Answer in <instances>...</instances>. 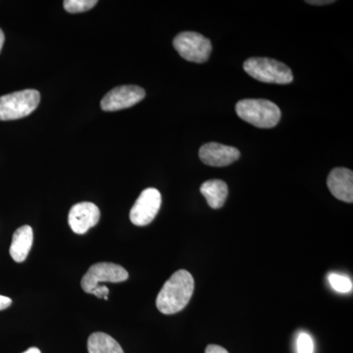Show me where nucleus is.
<instances>
[{
    "mask_svg": "<svg viewBox=\"0 0 353 353\" xmlns=\"http://www.w3.org/2000/svg\"><path fill=\"white\" fill-rule=\"evenodd\" d=\"M194 290V280L187 270L175 272L165 283L157 299V307L165 315L176 314L189 304Z\"/></svg>",
    "mask_w": 353,
    "mask_h": 353,
    "instance_id": "obj_1",
    "label": "nucleus"
},
{
    "mask_svg": "<svg viewBox=\"0 0 353 353\" xmlns=\"http://www.w3.org/2000/svg\"><path fill=\"white\" fill-rule=\"evenodd\" d=\"M236 112L245 122L260 129H271L281 120V110L267 99H243L236 103Z\"/></svg>",
    "mask_w": 353,
    "mask_h": 353,
    "instance_id": "obj_2",
    "label": "nucleus"
},
{
    "mask_svg": "<svg viewBox=\"0 0 353 353\" xmlns=\"http://www.w3.org/2000/svg\"><path fill=\"white\" fill-rule=\"evenodd\" d=\"M243 69L248 75L262 83L288 85L294 81L292 70L271 58H250L243 63Z\"/></svg>",
    "mask_w": 353,
    "mask_h": 353,
    "instance_id": "obj_3",
    "label": "nucleus"
},
{
    "mask_svg": "<svg viewBox=\"0 0 353 353\" xmlns=\"http://www.w3.org/2000/svg\"><path fill=\"white\" fill-rule=\"evenodd\" d=\"M41 101L36 90H24L0 97V120L21 119L34 112Z\"/></svg>",
    "mask_w": 353,
    "mask_h": 353,
    "instance_id": "obj_4",
    "label": "nucleus"
},
{
    "mask_svg": "<svg viewBox=\"0 0 353 353\" xmlns=\"http://www.w3.org/2000/svg\"><path fill=\"white\" fill-rule=\"evenodd\" d=\"M173 44L183 59L194 63L208 61L212 51L211 41L199 32H181L174 39Z\"/></svg>",
    "mask_w": 353,
    "mask_h": 353,
    "instance_id": "obj_5",
    "label": "nucleus"
},
{
    "mask_svg": "<svg viewBox=\"0 0 353 353\" xmlns=\"http://www.w3.org/2000/svg\"><path fill=\"white\" fill-rule=\"evenodd\" d=\"M128 278L129 273L120 265L101 262L88 269L83 275L81 285L87 294H92L101 283H122Z\"/></svg>",
    "mask_w": 353,
    "mask_h": 353,
    "instance_id": "obj_6",
    "label": "nucleus"
},
{
    "mask_svg": "<svg viewBox=\"0 0 353 353\" xmlns=\"http://www.w3.org/2000/svg\"><path fill=\"white\" fill-rule=\"evenodd\" d=\"M162 197L159 190L148 188L141 192L130 212V219L136 226L150 224L161 208Z\"/></svg>",
    "mask_w": 353,
    "mask_h": 353,
    "instance_id": "obj_7",
    "label": "nucleus"
},
{
    "mask_svg": "<svg viewBox=\"0 0 353 353\" xmlns=\"http://www.w3.org/2000/svg\"><path fill=\"white\" fill-rule=\"evenodd\" d=\"M145 97V90L138 85H120L111 90L101 101L104 111H118L136 105Z\"/></svg>",
    "mask_w": 353,
    "mask_h": 353,
    "instance_id": "obj_8",
    "label": "nucleus"
},
{
    "mask_svg": "<svg viewBox=\"0 0 353 353\" xmlns=\"http://www.w3.org/2000/svg\"><path fill=\"white\" fill-rule=\"evenodd\" d=\"M101 219V211L92 202L77 203L70 210L69 226L74 233L83 234L90 228L97 226Z\"/></svg>",
    "mask_w": 353,
    "mask_h": 353,
    "instance_id": "obj_9",
    "label": "nucleus"
},
{
    "mask_svg": "<svg viewBox=\"0 0 353 353\" xmlns=\"http://www.w3.org/2000/svg\"><path fill=\"white\" fill-rule=\"evenodd\" d=\"M199 158L204 164L212 167H225L233 164L241 157V152L234 146L209 143L199 150Z\"/></svg>",
    "mask_w": 353,
    "mask_h": 353,
    "instance_id": "obj_10",
    "label": "nucleus"
},
{
    "mask_svg": "<svg viewBox=\"0 0 353 353\" xmlns=\"http://www.w3.org/2000/svg\"><path fill=\"white\" fill-rule=\"evenodd\" d=\"M327 185L331 194L339 201L352 203L353 173L347 168H334L329 174Z\"/></svg>",
    "mask_w": 353,
    "mask_h": 353,
    "instance_id": "obj_11",
    "label": "nucleus"
},
{
    "mask_svg": "<svg viewBox=\"0 0 353 353\" xmlns=\"http://www.w3.org/2000/svg\"><path fill=\"white\" fill-rule=\"evenodd\" d=\"M32 241H34V233H32V227L25 225L16 230L13 234L10 250H9L14 261L21 263L27 259L28 254L32 248Z\"/></svg>",
    "mask_w": 353,
    "mask_h": 353,
    "instance_id": "obj_12",
    "label": "nucleus"
},
{
    "mask_svg": "<svg viewBox=\"0 0 353 353\" xmlns=\"http://www.w3.org/2000/svg\"><path fill=\"white\" fill-rule=\"evenodd\" d=\"M202 196L205 197L208 204L212 209H219L224 205L229 194L227 183L222 180H209L202 183Z\"/></svg>",
    "mask_w": 353,
    "mask_h": 353,
    "instance_id": "obj_13",
    "label": "nucleus"
},
{
    "mask_svg": "<svg viewBox=\"0 0 353 353\" xmlns=\"http://www.w3.org/2000/svg\"><path fill=\"white\" fill-rule=\"evenodd\" d=\"M88 353H124L117 341L108 334L94 333L88 340Z\"/></svg>",
    "mask_w": 353,
    "mask_h": 353,
    "instance_id": "obj_14",
    "label": "nucleus"
},
{
    "mask_svg": "<svg viewBox=\"0 0 353 353\" xmlns=\"http://www.w3.org/2000/svg\"><path fill=\"white\" fill-rule=\"evenodd\" d=\"M64 8L69 13H81L90 10L97 4V0H66Z\"/></svg>",
    "mask_w": 353,
    "mask_h": 353,
    "instance_id": "obj_15",
    "label": "nucleus"
},
{
    "mask_svg": "<svg viewBox=\"0 0 353 353\" xmlns=\"http://www.w3.org/2000/svg\"><path fill=\"white\" fill-rule=\"evenodd\" d=\"M328 280L332 288L336 292H341V294H347V292H350L352 290V280L345 277V276L332 273L328 276Z\"/></svg>",
    "mask_w": 353,
    "mask_h": 353,
    "instance_id": "obj_16",
    "label": "nucleus"
},
{
    "mask_svg": "<svg viewBox=\"0 0 353 353\" xmlns=\"http://www.w3.org/2000/svg\"><path fill=\"white\" fill-rule=\"evenodd\" d=\"M297 352L313 353L314 352V343L312 338L308 334H299L296 341Z\"/></svg>",
    "mask_w": 353,
    "mask_h": 353,
    "instance_id": "obj_17",
    "label": "nucleus"
},
{
    "mask_svg": "<svg viewBox=\"0 0 353 353\" xmlns=\"http://www.w3.org/2000/svg\"><path fill=\"white\" fill-rule=\"evenodd\" d=\"M92 294L99 297V299H104L105 301H108V288L105 287V285H99V287H97V289H95L94 292H92Z\"/></svg>",
    "mask_w": 353,
    "mask_h": 353,
    "instance_id": "obj_18",
    "label": "nucleus"
},
{
    "mask_svg": "<svg viewBox=\"0 0 353 353\" xmlns=\"http://www.w3.org/2000/svg\"><path fill=\"white\" fill-rule=\"evenodd\" d=\"M205 353H229L224 347L217 345H209L206 347Z\"/></svg>",
    "mask_w": 353,
    "mask_h": 353,
    "instance_id": "obj_19",
    "label": "nucleus"
},
{
    "mask_svg": "<svg viewBox=\"0 0 353 353\" xmlns=\"http://www.w3.org/2000/svg\"><path fill=\"white\" fill-rule=\"evenodd\" d=\"M11 303H12L11 299L4 296H0V311L8 308L9 306L11 305Z\"/></svg>",
    "mask_w": 353,
    "mask_h": 353,
    "instance_id": "obj_20",
    "label": "nucleus"
},
{
    "mask_svg": "<svg viewBox=\"0 0 353 353\" xmlns=\"http://www.w3.org/2000/svg\"><path fill=\"white\" fill-rule=\"evenodd\" d=\"M305 2L311 6H328V4L334 3V0H308Z\"/></svg>",
    "mask_w": 353,
    "mask_h": 353,
    "instance_id": "obj_21",
    "label": "nucleus"
},
{
    "mask_svg": "<svg viewBox=\"0 0 353 353\" xmlns=\"http://www.w3.org/2000/svg\"><path fill=\"white\" fill-rule=\"evenodd\" d=\"M4 41H6V37H4V32L0 29V52H1L2 48H3Z\"/></svg>",
    "mask_w": 353,
    "mask_h": 353,
    "instance_id": "obj_22",
    "label": "nucleus"
},
{
    "mask_svg": "<svg viewBox=\"0 0 353 353\" xmlns=\"http://www.w3.org/2000/svg\"><path fill=\"white\" fill-rule=\"evenodd\" d=\"M23 353H41V350H39V348L37 347H31L29 348V350H26L25 352Z\"/></svg>",
    "mask_w": 353,
    "mask_h": 353,
    "instance_id": "obj_23",
    "label": "nucleus"
}]
</instances>
